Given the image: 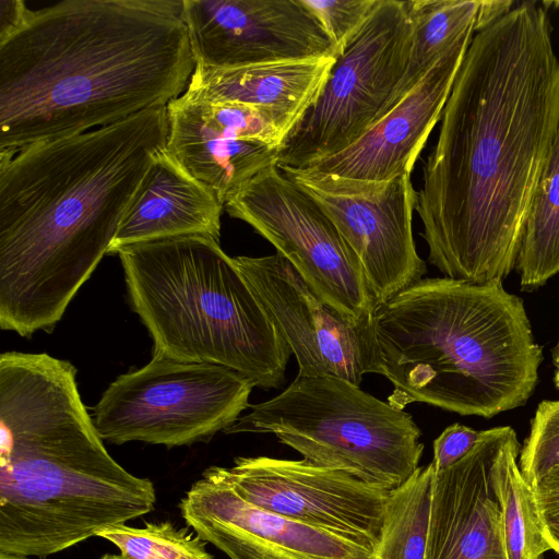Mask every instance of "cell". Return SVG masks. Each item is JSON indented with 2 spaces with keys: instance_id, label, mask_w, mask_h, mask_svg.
Wrapping results in <instances>:
<instances>
[{
  "instance_id": "1",
  "label": "cell",
  "mask_w": 559,
  "mask_h": 559,
  "mask_svg": "<svg viewBox=\"0 0 559 559\" xmlns=\"http://www.w3.org/2000/svg\"><path fill=\"white\" fill-rule=\"evenodd\" d=\"M558 127L550 20L525 1L473 37L423 168L415 210L444 277L488 285L514 269Z\"/></svg>"
},
{
  "instance_id": "2",
  "label": "cell",
  "mask_w": 559,
  "mask_h": 559,
  "mask_svg": "<svg viewBox=\"0 0 559 559\" xmlns=\"http://www.w3.org/2000/svg\"><path fill=\"white\" fill-rule=\"evenodd\" d=\"M168 140L167 106L0 153V328L51 333Z\"/></svg>"
},
{
  "instance_id": "3",
  "label": "cell",
  "mask_w": 559,
  "mask_h": 559,
  "mask_svg": "<svg viewBox=\"0 0 559 559\" xmlns=\"http://www.w3.org/2000/svg\"><path fill=\"white\" fill-rule=\"evenodd\" d=\"M195 62L183 0H63L0 40V153L167 106Z\"/></svg>"
},
{
  "instance_id": "4",
  "label": "cell",
  "mask_w": 559,
  "mask_h": 559,
  "mask_svg": "<svg viewBox=\"0 0 559 559\" xmlns=\"http://www.w3.org/2000/svg\"><path fill=\"white\" fill-rule=\"evenodd\" d=\"M103 441L70 361L0 355V552L45 557L154 509Z\"/></svg>"
},
{
  "instance_id": "5",
  "label": "cell",
  "mask_w": 559,
  "mask_h": 559,
  "mask_svg": "<svg viewBox=\"0 0 559 559\" xmlns=\"http://www.w3.org/2000/svg\"><path fill=\"white\" fill-rule=\"evenodd\" d=\"M372 373L393 385L388 403H426L491 418L533 394L543 348L522 298L502 283L423 278L378 304L370 321Z\"/></svg>"
},
{
  "instance_id": "6",
  "label": "cell",
  "mask_w": 559,
  "mask_h": 559,
  "mask_svg": "<svg viewBox=\"0 0 559 559\" xmlns=\"http://www.w3.org/2000/svg\"><path fill=\"white\" fill-rule=\"evenodd\" d=\"M117 254L153 356L219 365L254 388L283 384L292 350L218 240L170 237Z\"/></svg>"
},
{
  "instance_id": "7",
  "label": "cell",
  "mask_w": 559,
  "mask_h": 559,
  "mask_svg": "<svg viewBox=\"0 0 559 559\" xmlns=\"http://www.w3.org/2000/svg\"><path fill=\"white\" fill-rule=\"evenodd\" d=\"M225 433H272L302 459L393 490L419 467L425 445L412 415L336 377L297 374L250 405Z\"/></svg>"
},
{
  "instance_id": "8",
  "label": "cell",
  "mask_w": 559,
  "mask_h": 559,
  "mask_svg": "<svg viewBox=\"0 0 559 559\" xmlns=\"http://www.w3.org/2000/svg\"><path fill=\"white\" fill-rule=\"evenodd\" d=\"M253 384L210 362L153 356L114 380L93 408L100 438L168 448L210 441L250 407Z\"/></svg>"
},
{
  "instance_id": "9",
  "label": "cell",
  "mask_w": 559,
  "mask_h": 559,
  "mask_svg": "<svg viewBox=\"0 0 559 559\" xmlns=\"http://www.w3.org/2000/svg\"><path fill=\"white\" fill-rule=\"evenodd\" d=\"M411 43L406 2L380 0L336 58L318 100L278 148L277 167L302 168L337 154L374 126L397 103Z\"/></svg>"
},
{
  "instance_id": "10",
  "label": "cell",
  "mask_w": 559,
  "mask_h": 559,
  "mask_svg": "<svg viewBox=\"0 0 559 559\" xmlns=\"http://www.w3.org/2000/svg\"><path fill=\"white\" fill-rule=\"evenodd\" d=\"M271 242L312 290L345 318L368 323L377 307L362 265L318 203L276 164L224 205Z\"/></svg>"
},
{
  "instance_id": "11",
  "label": "cell",
  "mask_w": 559,
  "mask_h": 559,
  "mask_svg": "<svg viewBox=\"0 0 559 559\" xmlns=\"http://www.w3.org/2000/svg\"><path fill=\"white\" fill-rule=\"evenodd\" d=\"M282 171L337 227L360 261L377 304L423 280L427 267L413 236L417 191L411 175L368 181L295 168Z\"/></svg>"
},
{
  "instance_id": "12",
  "label": "cell",
  "mask_w": 559,
  "mask_h": 559,
  "mask_svg": "<svg viewBox=\"0 0 559 559\" xmlns=\"http://www.w3.org/2000/svg\"><path fill=\"white\" fill-rule=\"evenodd\" d=\"M217 468L247 501L376 550L391 490L304 459L239 456Z\"/></svg>"
},
{
  "instance_id": "13",
  "label": "cell",
  "mask_w": 559,
  "mask_h": 559,
  "mask_svg": "<svg viewBox=\"0 0 559 559\" xmlns=\"http://www.w3.org/2000/svg\"><path fill=\"white\" fill-rule=\"evenodd\" d=\"M233 260L289 346L299 374L359 386L372 373L370 322L356 323L323 301L278 252Z\"/></svg>"
},
{
  "instance_id": "14",
  "label": "cell",
  "mask_w": 559,
  "mask_h": 559,
  "mask_svg": "<svg viewBox=\"0 0 559 559\" xmlns=\"http://www.w3.org/2000/svg\"><path fill=\"white\" fill-rule=\"evenodd\" d=\"M166 148L225 203L252 177L276 164L287 133L267 111L182 94L167 105Z\"/></svg>"
},
{
  "instance_id": "15",
  "label": "cell",
  "mask_w": 559,
  "mask_h": 559,
  "mask_svg": "<svg viewBox=\"0 0 559 559\" xmlns=\"http://www.w3.org/2000/svg\"><path fill=\"white\" fill-rule=\"evenodd\" d=\"M189 527L230 559H373L374 548L262 509L206 468L181 498Z\"/></svg>"
},
{
  "instance_id": "16",
  "label": "cell",
  "mask_w": 559,
  "mask_h": 559,
  "mask_svg": "<svg viewBox=\"0 0 559 559\" xmlns=\"http://www.w3.org/2000/svg\"><path fill=\"white\" fill-rule=\"evenodd\" d=\"M183 20L199 66L335 58L328 35L300 0H183Z\"/></svg>"
},
{
  "instance_id": "17",
  "label": "cell",
  "mask_w": 559,
  "mask_h": 559,
  "mask_svg": "<svg viewBox=\"0 0 559 559\" xmlns=\"http://www.w3.org/2000/svg\"><path fill=\"white\" fill-rule=\"evenodd\" d=\"M473 34L462 37L355 143L295 169L368 181L411 175L430 132L442 117Z\"/></svg>"
},
{
  "instance_id": "18",
  "label": "cell",
  "mask_w": 559,
  "mask_h": 559,
  "mask_svg": "<svg viewBox=\"0 0 559 559\" xmlns=\"http://www.w3.org/2000/svg\"><path fill=\"white\" fill-rule=\"evenodd\" d=\"M508 426L481 430L473 450L435 472L425 559H508L491 465Z\"/></svg>"
},
{
  "instance_id": "19",
  "label": "cell",
  "mask_w": 559,
  "mask_h": 559,
  "mask_svg": "<svg viewBox=\"0 0 559 559\" xmlns=\"http://www.w3.org/2000/svg\"><path fill=\"white\" fill-rule=\"evenodd\" d=\"M224 204L164 148L124 212L107 254L163 238L200 235L219 241Z\"/></svg>"
},
{
  "instance_id": "20",
  "label": "cell",
  "mask_w": 559,
  "mask_h": 559,
  "mask_svg": "<svg viewBox=\"0 0 559 559\" xmlns=\"http://www.w3.org/2000/svg\"><path fill=\"white\" fill-rule=\"evenodd\" d=\"M336 58L262 62L231 68L195 64L185 94L270 112L288 133L318 100Z\"/></svg>"
},
{
  "instance_id": "21",
  "label": "cell",
  "mask_w": 559,
  "mask_h": 559,
  "mask_svg": "<svg viewBox=\"0 0 559 559\" xmlns=\"http://www.w3.org/2000/svg\"><path fill=\"white\" fill-rule=\"evenodd\" d=\"M521 443L507 427L491 465V485L499 504L508 559H543L550 547L534 501L531 484L518 459Z\"/></svg>"
},
{
  "instance_id": "22",
  "label": "cell",
  "mask_w": 559,
  "mask_h": 559,
  "mask_svg": "<svg viewBox=\"0 0 559 559\" xmlns=\"http://www.w3.org/2000/svg\"><path fill=\"white\" fill-rule=\"evenodd\" d=\"M515 266L524 292L538 289L559 273V127L533 199Z\"/></svg>"
},
{
  "instance_id": "23",
  "label": "cell",
  "mask_w": 559,
  "mask_h": 559,
  "mask_svg": "<svg viewBox=\"0 0 559 559\" xmlns=\"http://www.w3.org/2000/svg\"><path fill=\"white\" fill-rule=\"evenodd\" d=\"M405 2L412 28V43L408 66L397 102L462 37L475 32L479 9L478 0H412Z\"/></svg>"
},
{
  "instance_id": "24",
  "label": "cell",
  "mask_w": 559,
  "mask_h": 559,
  "mask_svg": "<svg viewBox=\"0 0 559 559\" xmlns=\"http://www.w3.org/2000/svg\"><path fill=\"white\" fill-rule=\"evenodd\" d=\"M433 479L429 463L390 491L373 559H425Z\"/></svg>"
},
{
  "instance_id": "25",
  "label": "cell",
  "mask_w": 559,
  "mask_h": 559,
  "mask_svg": "<svg viewBox=\"0 0 559 559\" xmlns=\"http://www.w3.org/2000/svg\"><path fill=\"white\" fill-rule=\"evenodd\" d=\"M96 536L116 545L123 559H214L197 534L169 521L146 523L142 528L110 525Z\"/></svg>"
},
{
  "instance_id": "26",
  "label": "cell",
  "mask_w": 559,
  "mask_h": 559,
  "mask_svg": "<svg viewBox=\"0 0 559 559\" xmlns=\"http://www.w3.org/2000/svg\"><path fill=\"white\" fill-rule=\"evenodd\" d=\"M559 463V401H543L531 420L519 466L531 484Z\"/></svg>"
},
{
  "instance_id": "27",
  "label": "cell",
  "mask_w": 559,
  "mask_h": 559,
  "mask_svg": "<svg viewBox=\"0 0 559 559\" xmlns=\"http://www.w3.org/2000/svg\"><path fill=\"white\" fill-rule=\"evenodd\" d=\"M328 35L337 58L357 37L380 0H300Z\"/></svg>"
},
{
  "instance_id": "28",
  "label": "cell",
  "mask_w": 559,
  "mask_h": 559,
  "mask_svg": "<svg viewBox=\"0 0 559 559\" xmlns=\"http://www.w3.org/2000/svg\"><path fill=\"white\" fill-rule=\"evenodd\" d=\"M544 536L559 555V463L531 483Z\"/></svg>"
},
{
  "instance_id": "29",
  "label": "cell",
  "mask_w": 559,
  "mask_h": 559,
  "mask_svg": "<svg viewBox=\"0 0 559 559\" xmlns=\"http://www.w3.org/2000/svg\"><path fill=\"white\" fill-rule=\"evenodd\" d=\"M480 433L461 424L447 427L433 441L431 463L435 472L445 471L466 456L478 442Z\"/></svg>"
},
{
  "instance_id": "30",
  "label": "cell",
  "mask_w": 559,
  "mask_h": 559,
  "mask_svg": "<svg viewBox=\"0 0 559 559\" xmlns=\"http://www.w3.org/2000/svg\"><path fill=\"white\" fill-rule=\"evenodd\" d=\"M27 10L22 0H0V40L20 27Z\"/></svg>"
},
{
  "instance_id": "31",
  "label": "cell",
  "mask_w": 559,
  "mask_h": 559,
  "mask_svg": "<svg viewBox=\"0 0 559 559\" xmlns=\"http://www.w3.org/2000/svg\"><path fill=\"white\" fill-rule=\"evenodd\" d=\"M513 1H479L475 31L480 32L511 11Z\"/></svg>"
},
{
  "instance_id": "32",
  "label": "cell",
  "mask_w": 559,
  "mask_h": 559,
  "mask_svg": "<svg viewBox=\"0 0 559 559\" xmlns=\"http://www.w3.org/2000/svg\"><path fill=\"white\" fill-rule=\"evenodd\" d=\"M551 357H552V364L556 367V369L559 368V340L551 349Z\"/></svg>"
},
{
  "instance_id": "33",
  "label": "cell",
  "mask_w": 559,
  "mask_h": 559,
  "mask_svg": "<svg viewBox=\"0 0 559 559\" xmlns=\"http://www.w3.org/2000/svg\"><path fill=\"white\" fill-rule=\"evenodd\" d=\"M0 559H29V558L25 557V556L0 552Z\"/></svg>"
},
{
  "instance_id": "34",
  "label": "cell",
  "mask_w": 559,
  "mask_h": 559,
  "mask_svg": "<svg viewBox=\"0 0 559 559\" xmlns=\"http://www.w3.org/2000/svg\"><path fill=\"white\" fill-rule=\"evenodd\" d=\"M99 559H123V558L120 555L106 554V555L102 556Z\"/></svg>"
},
{
  "instance_id": "35",
  "label": "cell",
  "mask_w": 559,
  "mask_h": 559,
  "mask_svg": "<svg viewBox=\"0 0 559 559\" xmlns=\"http://www.w3.org/2000/svg\"><path fill=\"white\" fill-rule=\"evenodd\" d=\"M554 383H555L556 388L559 389V368L556 369V371H555Z\"/></svg>"
},
{
  "instance_id": "36",
  "label": "cell",
  "mask_w": 559,
  "mask_h": 559,
  "mask_svg": "<svg viewBox=\"0 0 559 559\" xmlns=\"http://www.w3.org/2000/svg\"><path fill=\"white\" fill-rule=\"evenodd\" d=\"M546 2V1H545ZM547 4H552L556 8H559V1L546 2Z\"/></svg>"
}]
</instances>
